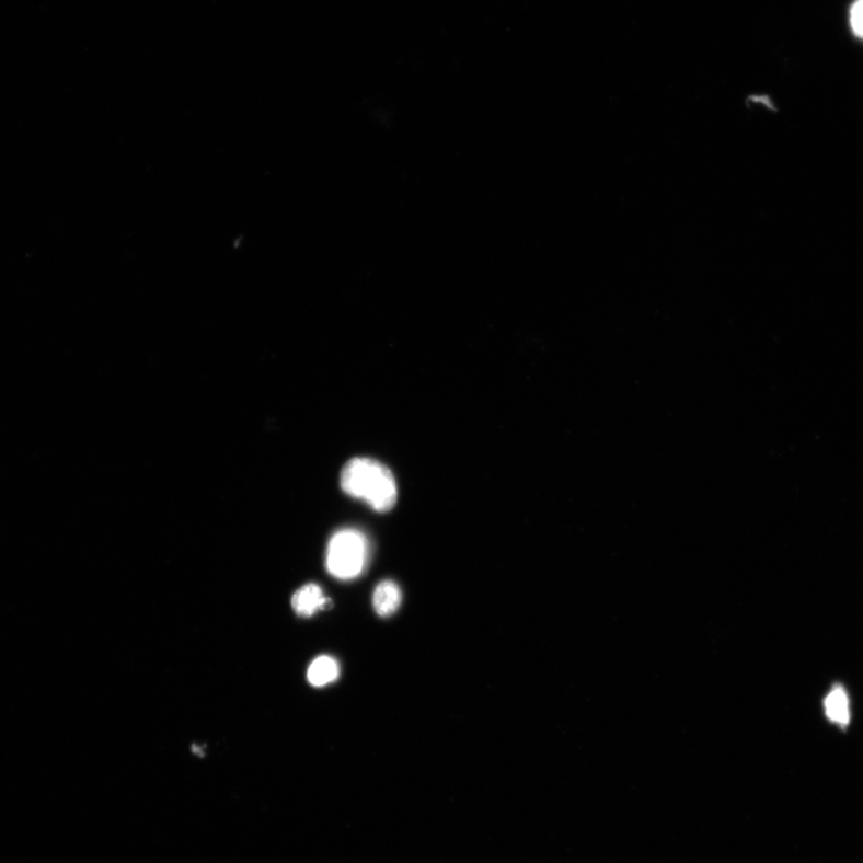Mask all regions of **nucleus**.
<instances>
[{"label": "nucleus", "instance_id": "1", "mask_svg": "<svg viewBox=\"0 0 863 863\" xmlns=\"http://www.w3.org/2000/svg\"><path fill=\"white\" fill-rule=\"evenodd\" d=\"M341 487L348 496L387 513L398 502V485L390 469L370 459H353L341 473Z\"/></svg>", "mask_w": 863, "mask_h": 863}, {"label": "nucleus", "instance_id": "2", "mask_svg": "<svg viewBox=\"0 0 863 863\" xmlns=\"http://www.w3.org/2000/svg\"><path fill=\"white\" fill-rule=\"evenodd\" d=\"M368 555V543L363 532L344 529L329 542L326 567L330 574L342 580L357 578L364 571Z\"/></svg>", "mask_w": 863, "mask_h": 863}, {"label": "nucleus", "instance_id": "3", "mask_svg": "<svg viewBox=\"0 0 863 863\" xmlns=\"http://www.w3.org/2000/svg\"><path fill=\"white\" fill-rule=\"evenodd\" d=\"M291 606L298 615L309 618L332 606V601L324 598L321 587L317 584H308L295 594Z\"/></svg>", "mask_w": 863, "mask_h": 863}, {"label": "nucleus", "instance_id": "4", "mask_svg": "<svg viewBox=\"0 0 863 863\" xmlns=\"http://www.w3.org/2000/svg\"><path fill=\"white\" fill-rule=\"evenodd\" d=\"M402 594L396 583L380 582L373 592V607L378 615L387 618L395 614L401 606Z\"/></svg>", "mask_w": 863, "mask_h": 863}, {"label": "nucleus", "instance_id": "5", "mask_svg": "<svg viewBox=\"0 0 863 863\" xmlns=\"http://www.w3.org/2000/svg\"><path fill=\"white\" fill-rule=\"evenodd\" d=\"M340 676V667L335 658L321 656L315 658L308 671V679L315 688H323L334 682Z\"/></svg>", "mask_w": 863, "mask_h": 863}, {"label": "nucleus", "instance_id": "6", "mask_svg": "<svg viewBox=\"0 0 863 863\" xmlns=\"http://www.w3.org/2000/svg\"><path fill=\"white\" fill-rule=\"evenodd\" d=\"M825 712L827 716L841 727H845L850 721L849 701L842 688H833L825 700Z\"/></svg>", "mask_w": 863, "mask_h": 863}, {"label": "nucleus", "instance_id": "7", "mask_svg": "<svg viewBox=\"0 0 863 863\" xmlns=\"http://www.w3.org/2000/svg\"><path fill=\"white\" fill-rule=\"evenodd\" d=\"M850 24L854 34L863 39V0H856L850 9Z\"/></svg>", "mask_w": 863, "mask_h": 863}]
</instances>
